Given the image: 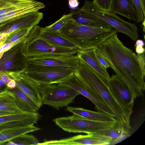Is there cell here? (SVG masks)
I'll use <instances>...</instances> for the list:
<instances>
[{"instance_id": "1", "label": "cell", "mask_w": 145, "mask_h": 145, "mask_svg": "<svg viewBox=\"0 0 145 145\" xmlns=\"http://www.w3.org/2000/svg\"><path fill=\"white\" fill-rule=\"evenodd\" d=\"M96 49L109 64L116 77L127 86L135 99L143 96L145 89L144 54H136L126 47L116 33Z\"/></svg>"}, {"instance_id": "2", "label": "cell", "mask_w": 145, "mask_h": 145, "mask_svg": "<svg viewBox=\"0 0 145 145\" xmlns=\"http://www.w3.org/2000/svg\"><path fill=\"white\" fill-rule=\"evenodd\" d=\"M74 74L99 99L109 107L117 121L127 128H131L130 119L113 96L107 84L98 74L80 59Z\"/></svg>"}, {"instance_id": "3", "label": "cell", "mask_w": 145, "mask_h": 145, "mask_svg": "<svg viewBox=\"0 0 145 145\" xmlns=\"http://www.w3.org/2000/svg\"><path fill=\"white\" fill-rule=\"evenodd\" d=\"M118 32L114 29L92 27L74 22L71 18L59 33L81 50L97 48L104 41Z\"/></svg>"}, {"instance_id": "4", "label": "cell", "mask_w": 145, "mask_h": 145, "mask_svg": "<svg viewBox=\"0 0 145 145\" xmlns=\"http://www.w3.org/2000/svg\"><path fill=\"white\" fill-rule=\"evenodd\" d=\"M53 121L66 131L84 133L88 134L108 129L121 123L117 121L111 122L93 121L74 114L67 117L56 118Z\"/></svg>"}, {"instance_id": "5", "label": "cell", "mask_w": 145, "mask_h": 145, "mask_svg": "<svg viewBox=\"0 0 145 145\" xmlns=\"http://www.w3.org/2000/svg\"><path fill=\"white\" fill-rule=\"evenodd\" d=\"M36 85L39 88L42 104L57 109L68 106L73 102L77 96L80 95L70 87L57 84Z\"/></svg>"}, {"instance_id": "6", "label": "cell", "mask_w": 145, "mask_h": 145, "mask_svg": "<svg viewBox=\"0 0 145 145\" xmlns=\"http://www.w3.org/2000/svg\"><path fill=\"white\" fill-rule=\"evenodd\" d=\"M39 26L36 25L30 30L27 35V55L29 57L54 55H73L80 50L54 45L38 35Z\"/></svg>"}, {"instance_id": "7", "label": "cell", "mask_w": 145, "mask_h": 145, "mask_svg": "<svg viewBox=\"0 0 145 145\" xmlns=\"http://www.w3.org/2000/svg\"><path fill=\"white\" fill-rule=\"evenodd\" d=\"M80 9L102 19L117 32L125 34L134 41H136L138 38V30L136 24L125 21L116 14L98 8L93 1L86 0Z\"/></svg>"}, {"instance_id": "8", "label": "cell", "mask_w": 145, "mask_h": 145, "mask_svg": "<svg viewBox=\"0 0 145 145\" xmlns=\"http://www.w3.org/2000/svg\"><path fill=\"white\" fill-rule=\"evenodd\" d=\"M80 59L77 56L54 55L30 57L27 59V72L47 69H64L75 70Z\"/></svg>"}, {"instance_id": "9", "label": "cell", "mask_w": 145, "mask_h": 145, "mask_svg": "<svg viewBox=\"0 0 145 145\" xmlns=\"http://www.w3.org/2000/svg\"><path fill=\"white\" fill-rule=\"evenodd\" d=\"M74 71L64 69H47L27 71L24 77L33 84H58L73 74Z\"/></svg>"}, {"instance_id": "10", "label": "cell", "mask_w": 145, "mask_h": 145, "mask_svg": "<svg viewBox=\"0 0 145 145\" xmlns=\"http://www.w3.org/2000/svg\"><path fill=\"white\" fill-rule=\"evenodd\" d=\"M107 84L113 96L130 119L133 111L135 99L131 91L114 74L110 77Z\"/></svg>"}, {"instance_id": "11", "label": "cell", "mask_w": 145, "mask_h": 145, "mask_svg": "<svg viewBox=\"0 0 145 145\" xmlns=\"http://www.w3.org/2000/svg\"><path fill=\"white\" fill-rule=\"evenodd\" d=\"M57 84L68 87L74 89L91 101L95 105V109L98 111L103 112L114 117V114L109 107L93 93L74 74Z\"/></svg>"}, {"instance_id": "12", "label": "cell", "mask_w": 145, "mask_h": 145, "mask_svg": "<svg viewBox=\"0 0 145 145\" xmlns=\"http://www.w3.org/2000/svg\"><path fill=\"white\" fill-rule=\"evenodd\" d=\"M71 18L80 24L92 27L113 28L112 26L102 19L93 15L83 12L80 8L72 10Z\"/></svg>"}, {"instance_id": "13", "label": "cell", "mask_w": 145, "mask_h": 145, "mask_svg": "<svg viewBox=\"0 0 145 145\" xmlns=\"http://www.w3.org/2000/svg\"><path fill=\"white\" fill-rule=\"evenodd\" d=\"M95 49H92L85 51L80 50L77 55L80 59L87 64L107 84L110 77L106 69L102 65L97 58L95 54Z\"/></svg>"}, {"instance_id": "14", "label": "cell", "mask_w": 145, "mask_h": 145, "mask_svg": "<svg viewBox=\"0 0 145 145\" xmlns=\"http://www.w3.org/2000/svg\"><path fill=\"white\" fill-rule=\"evenodd\" d=\"M109 12L118 14L137 23L140 22L131 0H112Z\"/></svg>"}, {"instance_id": "15", "label": "cell", "mask_w": 145, "mask_h": 145, "mask_svg": "<svg viewBox=\"0 0 145 145\" xmlns=\"http://www.w3.org/2000/svg\"><path fill=\"white\" fill-rule=\"evenodd\" d=\"M66 110L83 118L94 121L111 122L117 121L114 116L101 112L92 111L80 107L67 106Z\"/></svg>"}, {"instance_id": "16", "label": "cell", "mask_w": 145, "mask_h": 145, "mask_svg": "<svg viewBox=\"0 0 145 145\" xmlns=\"http://www.w3.org/2000/svg\"><path fill=\"white\" fill-rule=\"evenodd\" d=\"M31 123L24 125L12 129L0 132V145L27 133L39 130L40 129Z\"/></svg>"}, {"instance_id": "17", "label": "cell", "mask_w": 145, "mask_h": 145, "mask_svg": "<svg viewBox=\"0 0 145 145\" xmlns=\"http://www.w3.org/2000/svg\"><path fill=\"white\" fill-rule=\"evenodd\" d=\"M16 87L35 103L39 107L42 106V101L38 86L24 77L21 81L16 80Z\"/></svg>"}, {"instance_id": "18", "label": "cell", "mask_w": 145, "mask_h": 145, "mask_svg": "<svg viewBox=\"0 0 145 145\" xmlns=\"http://www.w3.org/2000/svg\"><path fill=\"white\" fill-rule=\"evenodd\" d=\"M0 110L11 113L24 112L16 103L15 94L7 87L0 92Z\"/></svg>"}, {"instance_id": "19", "label": "cell", "mask_w": 145, "mask_h": 145, "mask_svg": "<svg viewBox=\"0 0 145 145\" xmlns=\"http://www.w3.org/2000/svg\"><path fill=\"white\" fill-rule=\"evenodd\" d=\"M38 35L40 38L54 45L79 50L74 44L59 33L44 31L39 27Z\"/></svg>"}, {"instance_id": "20", "label": "cell", "mask_w": 145, "mask_h": 145, "mask_svg": "<svg viewBox=\"0 0 145 145\" xmlns=\"http://www.w3.org/2000/svg\"><path fill=\"white\" fill-rule=\"evenodd\" d=\"M129 129L120 124L113 127L95 133L110 138L111 139L110 145H114L130 136Z\"/></svg>"}, {"instance_id": "21", "label": "cell", "mask_w": 145, "mask_h": 145, "mask_svg": "<svg viewBox=\"0 0 145 145\" xmlns=\"http://www.w3.org/2000/svg\"><path fill=\"white\" fill-rule=\"evenodd\" d=\"M40 117L37 112H22L0 116V124L15 121H24L29 124L36 123Z\"/></svg>"}, {"instance_id": "22", "label": "cell", "mask_w": 145, "mask_h": 145, "mask_svg": "<svg viewBox=\"0 0 145 145\" xmlns=\"http://www.w3.org/2000/svg\"><path fill=\"white\" fill-rule=\"evenodd\" d=\"M41 3L34 0H0V15L18 9L37 5Z\"/></svg>"}, {"instance_id": "23", "label": "cell", "mask_w": 145, "mask_h": 145, "mask_svg": "<svg viewBox=\"0 0 145 145\" xmlns=\"http://www.w3.org/2000/svg\"><path fill=\"white\" fill-rule=\"evenodd\" d=\"M11 89L15 94L16 103L22 111L38 112L40 108L20 89L16 87Z\"/></svg>"}, {"instance_id": "24", "label": "cell", "mask_w": 145, "mask_h": 145, "mask_svg": "<svg viewBox=\"0 0 145 145\" xmlns=\"http://www.w3.org/2000/svg\"><path fill=\"white\" fill-rule=\"evenodd\" d=\"M45 7L44 4L41 2L37 5L20 8L10 12L0 15V24L27 14L38 11L40 9L43 8Z\"/></svg>"}, {"instance_id": "25", "label": "cell", "mask_w": 145, "mask_h": 145, "mask_svg": "<svg viewBox=\"0 0 145 145\" xmlns=\"http://www.w3.org/2000/svg\"><path fill=\"white\" fill-rule=\"evenodd\" d=\"M72 14L63 15L60 19L54 23L44 27H41L42 30L47 32L58 33L63 27L71 18Z\"/></svg>"}, {"instance_id": "26", "label": "cell", "mask_w": 145, "mask_h": 145, "mask_svg": "<svg viewBox=\"0 0 145 145\" xmlns=\"http://www.w3.org/2000/svg\"><path fill=\"white\" fill-rule=\"evenodd\" d=\"M19 137V140L13 141L16 145H38L39 143L37 138L31 135L25 134Z\"/></svg>"}, {"instance_id": "27", "label": "cell", "mask_w": 145, "mask_h": 145, "mask_svg": "<svg viewBox=\"0 0 145 145\" xmlns=\"http://www.w3.org/2000/svg\"><path fill=\"white\" fill-rule=\"evenodd\" d=\"M24 121H15L0 124V132L9 130L20 126L28 124Z\"/></svg>"}, {"instance_id": "28", "label": "cell", "mask_w": 145, "mask_h": 145, "mask_svg": "<svg viewBox=\"0 0 145 145\" xmlns=\"http://www.w3.org/2000/svg\"><path fill=\"white\" fill-rule=\"evenodd\" d=\"M112 0H94L93 1L97 7L100 9L109 12Z\"/></svg>"}, {"instance_id": "29", "label": "cell", "mask_w": 145, "mask_h": 145, "mask_svg": "<svg viewBox=\"0 0 145 145\" xmlns=\"http://www.w3.org/2000/svg\"><path fill=\"white\" fill-rule=\"evenodd\" d=\"M137 11L140 22H145V14L143 12L140 0H131Z\"/></svg>"}, {"instance_id": "30", "label": "cell", "mask_w": 145, "mask_h": 145, "mask_svg": "<svg viewBox=\"0 0 145 145\" xmlns=\"http://www.w3.org/2000/svg\"><path fill=\"white\" fill-rule=\"evenodd\" d=\"M95 54L99 62L106 69L110 67L109 64L99 52L96 49H95Z\"/></svg>"}, {"instance_id": "31", "label": "cell", "mask_w": 145, "mask_h": 145, "mask_svg": "<svg viewBox=\"0 0 145 145\" xmlns=\"http://www.w3.org/2000/svg\"><path fill=\"white\" fill-rule=\"evenodd\" d=\"M24 37L20 38L14 42L7 43L2 45L0 48V52L1 53L3 52L8 50L12 46L20 41L21 40L23 39Z\"/></svg>"}, {"instance_id": "32", "label": "cell", "mask_w": 145, "mask_h": 145, "mask_svg": "<svg viewBox=\"0 0 145 145\" xmlns=\"http://www.w3.org/2000/svg\"><path fill=\"white\" fill-rule=\"evenodd\" d=\"M68 2L70 7L72 8L77 7L79 4L78 0H68Z\"/></svg>"}, {"instance_id": "33", "label": "cell", "mask_w": 145, "mask_h": 145, "mask_svg": "<svg viewBox=\"0 0 145 145\" xmlns=\"http://www.w3.org/2000/svg\"><path fill=\"white\" fill-rule=\"evenodd\" d=\"M0 79L7 84L12 79L7 75L0 73Z\"/></svg>"}, {"instance_id": "34", "label": "cell", "mask_w": 145, "mask_h": 145, "mask_svg": "<svg viewBox=\"0 0 145 145\" xmlns=\"http://www.w3.org/2000/svg\"><path fill=\"white\" fill-rule=\"evenodd\" d=\"M7 87L10 89H12L16 87V83L14 80H11L7 84Z\"/></svg>"}, {"instance_id": "35", "label": "cell", "mask_w": 145, "mask_h": 145, "mask_svg": "<svg viewBox=\"0 0 145 145\" xmlns=\"http://www.w3.org/2000/svg\"><path fill=\"white\" fill-rule=\"evenodd\" d=\"M135 51L138 54H144L145 49L144 47L140 46H135Z\"/></svg>"}, {"instance_id": "36", "label": "cell", "mask_w": 145, "mask_h": 145, "mask_svg": "<svg viewBox=\"0 0 145 145\" xmlns=\"http://www.w3.org/2000/svg\"><path fill=\"white\" fill-rule=\"evenodd\" d=\"M12 65V61L8 60L4 64V67L5 69H8L11 67Z\"/></svg>"}, {"instance_id": "37", "label": "cell", "mask_w": 145, "mask_h": 145, "mask_svg": "<svg viewBox=\"0 0 145 145\" xmlns=\"http://www.w3.org/2000/svg\"><path fill=\"white\" fill-rule=\"evenodd\" d=\"M144 41L141 39H137L136 40L135 46H140L144 47Z\"/></svg>"}, {"instance_id": "38", "label": "cell", "mask_w": 145, "mask_h": 145, "mask_svg": "<svg viewBox=\"0 0 145 145\" xmlns=\"http://www.w3.org/2000/svg\"><path fill=\"white\" fill-rule=\"evenodd\" d=\"M142 8L144 14H145V0H140Z\"/></svg>"}, {"instance_id": "39", "label": "cell", "mask_w": 145, "mask_h": 145, "mask_svg": "<svg viewBox=\"0 0 145 145\" xmlns=\"http://www.w3.org/2000/svg\"><path fill=\"white\" fill-rule=\"evenodd\" d=\"M12 114L13 113H11L9 112L0 110V116L10 114Z\"/></svg>"}, {"instance_id": "40", "label": "cell", "mask_w": 145, "mask_h": 145, "mask_svg": "<svg viewBox=\"0 0 145 145\" xmlns=\"http://www.w3.org/2000/svg\"><path fill=\"white\" fill-rule=\"evenodd\" d=\"M7 143L5 144V145H16L15 143L13 141L10 140L7 142Z\"/></svg>"}, {"instance_id": "41", "label": "cell", "mask_w": 145, "mask_h": 145, "mask_svg": "<svg viewBox=\"0 0 145 145\" xmlns=\"http://www.w3.org/2000/svg\"><path fill=\"white\" fill-rule=\"evenodd\" d=\"M8 34L3 33H0V40L3 37L8 35Z\"/></svg>"}, {"instance_id": "42", "label": "cell", "mask_w": 145, "mask_h": 145, "mask_svg": "<svg viewBox=\"0 0 145 145\" xmlns=\"http://www.w3.org/2000/svg\"><path fill=\"white\" fill-rule=\"evenodd\" d=\"M1 44H2L1 43H0V48L1 47V46H2Z\"/></svg>"}, {"instance_id": "43", "label": "cell", "mask_w": 145, "mask_h": 145, "mask_svg": "<svg viewBox=\"0 0 145 145\" xmlns=\"http://www.w3.org/2000/svg\"><path fill=\"white\" fill-rule=\"evenodd\" d=\"M1 91H0V92H1Z\"/></svg>"}]
</instances>
